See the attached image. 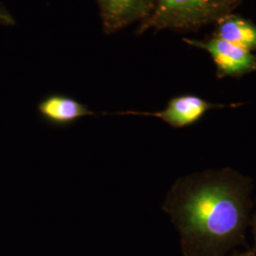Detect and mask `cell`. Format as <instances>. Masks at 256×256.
<instances>
[{"instance_id": "7", "label": "cell", "mask_w": 256, "mask_h": 256, "mask_svg": "<svg viewBox=\"0 0 256 256\" xmlns=\"http://www.w3.org/2000/svg\"><path fill=\"white\" fill-rule=\"evenodd\" d=\"M214 24V36L256 52V25L252 21L230 12L218 19Z\"/></svg>"}, {"instance_id": "8", "label": "cell", "mask_w": 256, "mask_h": 256, "mask_svg": "<svg viewBox=\"0 0 256 256\" xmlns=\"http://www.w3.org/2000/svg\"><path fill=\"white\" fill-rule=\"evenodd\" d=\"M14 25H16V20L8 10L0 4V26L12 27Z\"/></svg>"}, {"instance_id": "5", "label": "cell", "mask_w": 256, "mask_h": 256, "mask_svg": "<svg viewBox=\"0 0 256 256\" xmlns=\"http://www.w3.org/2000/svg\"><path fill=\"white\" fill-rule=\"evenodd\" d=\"M100 10L102 32L113 34L135 22L146 19L156 0H96Z\"/></svg>"}, {"instance_id": "1", "label": "cell", "mask_w": 256, "mask_h": 256, "mask_svg": "<svg viewBox=\"0 0 256 256\" xmlns=\"http://www.w3.org/2000/svg\"><path fill=\"white\" fill-rule=\"evenodd\" d=\"M252 189L250 176L230 167L178 178L162 210L178 232L183 256H227L243 244Z\"/></svg>"}, {"instance_id": "3", "label": "cell", "mask_w": 256, "mask_h": 256, "mask_svg": "<svg viewBox=\"0 0 256 256\" xmlns=\"http://www.w3.org/2000/svg\"><path fill=\"white\" fill-rule=\"evenodd\" d=\"M183 42L210 55L218 78H240L256 70V54L254 52L218 37L204 40L184 38Z\"/></svg>"}, {"instance_id": "2", "label": "cell", "mask_w": 256, "mask_h": 256, "mask_svg": "<svg viewBox=\"0 0 256 256\" xmlns=\"http://www.w3.org/2000/svg\"><path fill=\"white\" fill-rule=\"evenodd\" d=\"M241 0H156L152 14L140 23L138 34L147 30H189L216 23L230 14Z\"/></svg>"}, {"instance_id": "6", "label": "cell", "mask_w": 256, "mask_h": 256, "mask_svg": "<svg viewBox=\"0 0 256 256\" xmlns=\"http://www.w3.org/2000/svg\"><path fill=\"white\" fill-rule=\"evenodd\" d=\"M41 118L54 128H66L86 116H96L88 106L63 94H50L37 106Z\"/></svg>"}, {"instance_id": "9", "label": "cell", "mask_w": 256, "mask_h": 256, "mask_svg": "<svg viewBox=\"0 0 256 256\" xmlns=\"http://www.w3.org/2000/svg\"><path fill=\"white\" fill-rule=\"evenodd\" d=\"M250 226L252 227V236H254V250L256 252V210L252 214V220H250Z\"/></svg>"}, {"instance_id": "10", "label": "cell", "mask_w": 256, "mask_h": 256, "mask_svg": "<svg viewBox=\"0 0 256 256\" xmlns=\"http://www.w3.org/2000/svg\"><path fill=\"white\" fill-rule=\"evenodd\" d=\"M230 256H256V252L254 250H248L245 252H238Z\"/></svg>"}, {"instance_id": "4", "label": "cell", "mask_w": 256, "mask_h": 256, "mask_svg": "<svg viewBox=\"0 0 256 256\" xmlns=\"http://www.w3.org/2000/svg\"><path fill=\"white\" fill-rule=\"evenodd\" d=\"M228 106V104L210 102L196 95L184 94L170 99L164 110L160 111L144 112L128 110L116 112L114 114L156 117L164 120L172 128H182L198 122L210 110L225 108Z\"/></svg>"}]
</instances>
